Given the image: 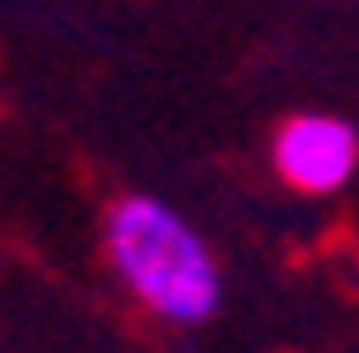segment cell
<instances>
[{
  "label": "cell",
  "instance_id": "7a4b0ae2",
  "mask_svg": "<svg viewBox=\"0 0 359 353\" xmlns=\"http://www.w3.org/2000/svg\"><path fill=\"white\" fill-rule=\"evenodd\" d=\"M359 165V131L342 114H297L274 137V171L297 194H331Z\"/></svg>",
  "mask_w": 359,
  "mask_h": 353
},
{
  "label": "cell",
  "instance_id": "6da1fadb",
  "mask_svg": "<svg viewBox=\"0 0 359 353\" xmlns=\"http://www.w3.org/2000/svg\"><path fill=\"white\" fill-rule=\"evenodd\" d=\"M103 245L120 285L171 325H200L222 302V274L205 240L154 194H126L103 216Z\"/></svg>",
  "mask_w": 359,
  "mask_h": 353
}]
</instances>
